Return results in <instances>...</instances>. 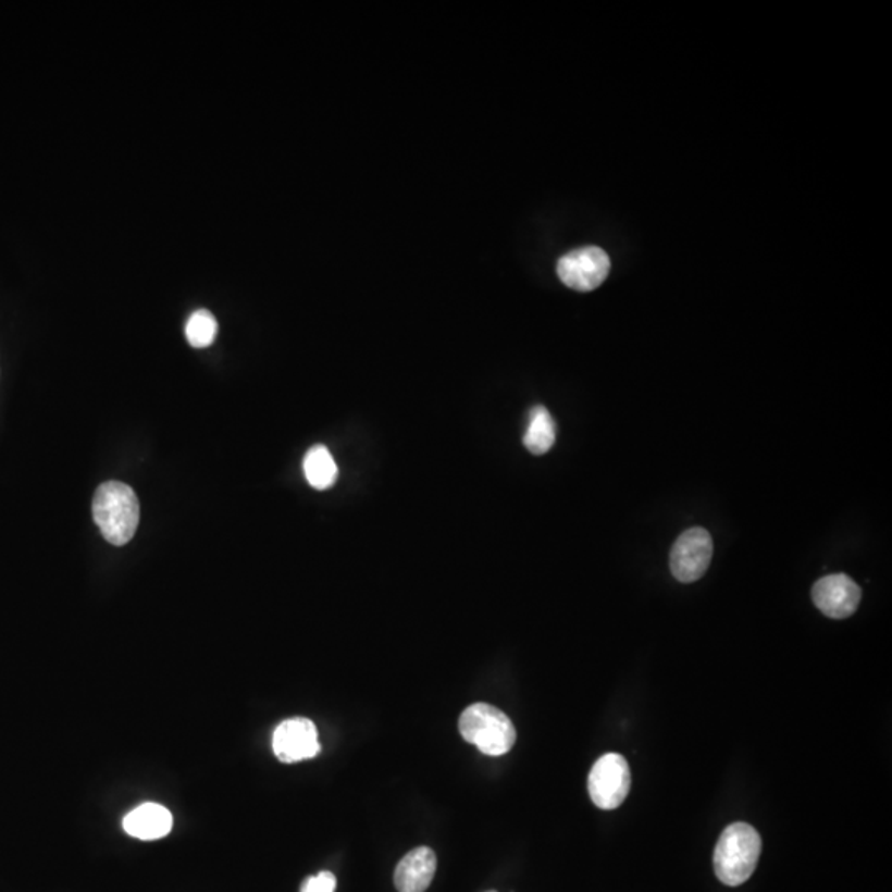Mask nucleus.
<instances>
[{
  "instance_id": "obj_1",
  "label": "nucleus",
  "mask_w": 892,
  "mask_h": 892,
  "mask_svg": "<svg viewBox=\"0 0 892 892\" xmlns=\"http://www.w3.org/2000/svg\"><path fill=\"white\" fill-rule=\"evenodd\" d=\"M94 518L101 534L113 546H126L139 525V499L133 487L108 481L95 493Z\"/></svg>"
},
{
  "instance_id": "obj_2",
  "label": "nucleus",
  "mask_w": 892,
  "mask_h": 892,
  "mask_svg": "<svg viewBox=\"0 0 892 892\" xmlns=\"http://www.w3.org/2000/svg\"><path fill=\"white\" fill-rule=\"evenodd\" d=\"M763 840L754 827L732 823L722 831L714 852V871L726 885H741L754 875Z\"/></svg>"
},
{
  "instance_id": "obj_3",
  "label": "nucleus",
  "mask_w": 892,
  "mask_h": 892,
  "mask_svg": "<svg viewBox=\"0 0 892 892\" xmlns=\"http://www.w3.org/2000/svg\"><path fill=\"white\" fill-rule=\"evenodd\" d=\"M464 741L476 745L491 757L508 754L516 744V729L511 719L498 707L478 703L464 709L460 718Z\"/></svg>"
},
{
  "instance_id": "obj_4",
  "label": "nucleus",
  "mask_w": 892,
  "mask_h": 892,
  "mask_svg": "<svg viewBox=\"0 0 892 892\" xmlns=\"http://www.w3.org/2000/svg\"><path fill=\"white\" fill-rule=\"evenodd\" d=\"M632 772L629 763L620 754H605L592 767L589 776V793L592 802L602 810H615L629 796Z\"/></svg>"
},
{
  "instance_id": "obj_5",
  "label": "nucleus",
  "mask_w": 892,
  "mask_h": 892,
  "mask_svg": "<svg viewBox=\"0 0 892 892\" xmlns=\"http://www.w3.org/2000/svg\"><path fill=\"white\" fill-rule=\"evenodd\" d=\"M557 273L569 288L592 292L607 280L610 258L598 247L579 248L560 258Z\"/></svg>"
},
{
  "instance_id": "obj_6",
  "label": "nucleus",
  "mask_w": 892,
  "mask_h": 892,
  "mask_svg": "<svg viewBox=\"0 0 892 892\" xmlns=\"http://www.w3.org/2000/svg\"><path fill=\"white\" fill-rule=\"evenodd\" d=\"M710 559L713 540L709 532L703 528H693L678 537L669 556V567L674 579L683 584H691L706 573Z\"/></svg>"
},
{
  "instance_id": "obj_7",
  "label": "nucleus",
  "mask_w": 892,
  "mask_h": 892,
  "mask_svg": "<svg viewBox=\"0 0 892 892\" xmlns=\"http://www.w3.org/2000/svg\"><path fill=\"white\" fill-rule=\"evenodd\" d=\"M812 598L821 614L834 620H843L858 610L862 589L852 577L834 573L818 580L812 589Z\"/></svg>"
},
{
  "instance_id": "obj_8",
  "label": "nucleus",
  "mask_w": 892,
  "mask_h": 892,
  "mask_svg": "<svg viewBox=\"0 0 892 892\" xmlns=\"http://www.w3.org/2000/svg\"><path fill=\"white\" fill-rule=\"evenodd\" d=\"M320 751L317 726L309 719H288L273 732V752L282 763H301L317 757Z\"/></svg>"
},
{
  "instance_id": "obj_9",
  "label": "nucleus",
  "mask_w": 892,
  "mask_h": 892,
  "mask_svg": "<svg viewBox=\"0 0 892 892\" xmlns=\"http://www.w3.org/2000/svg\"><path fill=\"white\" fill-rule=\"evenodd\" d=\"M436 871V856L426 846L416 847L404 856L395 869V888L398 892H425Z\"/></svg>"
},
{
  "instance_id": "obj_10",
  "label": "nucleus",
  "mask_w": 892,
  "mask_h": 892,
  "mask_svg": "<svg viewBox=\"0 0 892 892\" xmlns=\"http://www.w3.org/2000/svg\"><path fill=\"white\" fill-rule=\"evenodd\" d=\"M172 814L159 803H145L124 817L123 828L129 837L152 841L168 837L172 830Z\"/></svg>"
},
{
  "instance_id": "obj_11",
  "label": "nucleus",
  "mask_w": 892,
  "mask_h": 892,
  "mask_svg": "<svg viewBox=\"0 0 892 892\" xmlns=\"http://www.w3.org/2000/svg\"><path fill=\"white\" fill-rule=\"evenodd\" d=\"M522 442L532 455H544L553 448L556 442V423L546 407L537 406L531 410Z\"/></svg>"
},
{
  "instance_id": "obj_12",
  "label": "nucleus",
  "mask_w": 892,
  "mask_h": 892,
  "mask_svg": "<svg viewBox=\"0 0 892 892\" xmlns=\"http://www.w3.org/2000/svg\"><path fill=\"white\" fill-rule=\"evenodd\" d=\"M305 476L308 483L314 490H330L337 481V464L334 461L333 455L324 445L312 446L311 450L306 454L305 461Z\"/></svg>"
},
{
  "instance_id": "obj_13",
  "label": "nucleus",
  "mask_w": 892,
  "mask_h": 892,
  "mask_svg": "<svg viewBox=\"0 0 892 892\" xmlns=\"http://www.w3.org/2000/svg\"><path fill=\"white\" fill-rule=\"evenodd\" d=\"M216 331H219V324H216L212 312L207 311V309H200V311L194 312L193 317L187 321V340H189L190 346L196 347V349L209 347L210 344L215 340Z\"/></svg>"
},
{
  "instance_id": "obj_14",
  "label": "nucleus",
  "mask_w": 892,
  "mask_h": 892,
  "mask_svg": "<svg viewBox=\"0 0 892 892\" xmlns=\"http://www.w3.org/2000/svg\"><path fill=\"white\" fill-rule=\"evenodd\" d=\"M336 876L330 871H321L320 875L311 876L301 885V892H334L336 891Z\"/></svg>"
},
{
  "instance_id": "obj_15",
  "label": "nucleus",
  "mask_w": 892,
  "mask_h": 892,
  "mask_svg": "<svg viewBox=\"0 0 892 892\" xmlns=\"http://www.w3.org/2000/svg\"><path fill=\"white\" fill-rule=\"evenodd\" d=\"M491 892H495V891H491Z\"/></svg>"
}]
</instances>
